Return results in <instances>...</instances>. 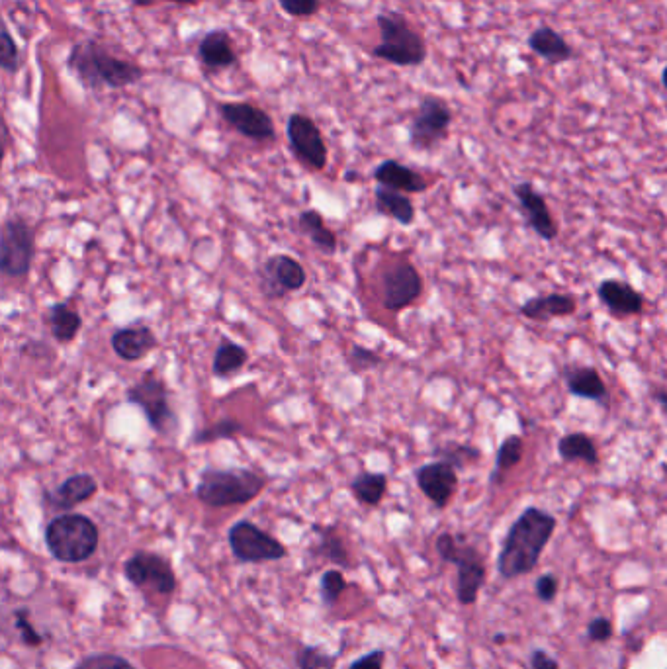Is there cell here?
<instances>
[{"label": "cell", "instance_id": "41", "mask_svg": "<svg viewBox=\"0 0 667 669\" xmlns=\"http://www.w3.org/2000/svg\"><path fill=\"white\" fill-rule=\"evenodd\" d=\"M536 597L544 603H552L558 595V578L554 574H544L542 578L536 580Z\"/></svg>", "mask_w": 667, "mask_h": 669}, {"label": "cell", "instance_id": "3", "mask_svg": "<svg viewBox=\"0 0 667 669\" xmlns=\"http://www.w3.org/2000/svg\"><path fill=\"white\" fill-rule=\"evenodd\" d=\"M267 486L265 474L253 468H206L200 474L196 497L208 507L245 505Z\"/></svg>", "mask_w": 667, "mask_h": 669}, {"label": "cell", "instance_id": "46", "mask_svg": "<svg viewBox=\"0 0 667 669\" xmlns=\"http://www.w3.org/2000/svg\"><path fill=\"white\" fill-rule=\"evenodd\" d=\"M51 347L45 345L44 341H28L24 347H22V353L28 355L32 358H47V355H51Z\"/></svg>", "mask_w": 667, "mask_h": 669}, {"label": "cell", "instance_id": "1", "mask_svg": "<svg viewBox=\"0 0 667 669\" xmlns=\"http://www.w3.org/2000/svg\"><path fill=\"white\" fill-rule=\"evenodd\" d=\"M554 531V515L538 507L525 509L503 540V548L497 560L499 574L507 580L531 574Z\"/></svg>", "mask_w": 667, "mask_h": 669}, {"label": "cell", "instance_id": "47", "mask_svg": "<svg viewBox=\"0 0 667 669\" xmlns=\"http://www.w3.org/2000/svg\"><path fill=\"white\" fill-rule=\"evenodd\" d=\"M130 4H134L137 8H149L153 4H159V2H173V4H182V6H194V4H200L198 0H128Z\"/></svg>", "mask_w": 667, "mask_h": 669}, {"label": "cell", "instance_id": "4", "mask_svg": "<svg viewBox=\"0 0 667 669\" xmlns=\"http://www.w3.org/2000/svg\"><path fill=\"white\" fill-rule=\"evenodd\" d=\"M380 44L372 49L376 59L396 67H421L427 61V42L400 10H386L376 16Z\"/></svg>", "mask_w": 667, "mask_h": 669}, {"label": "cell", "instance_id": "53", "mask_svg": "<svg viewBox=\"0 0 667 669\" xmlns=\"http://www.w3.org/2000/svg\"><path fill=\"white\" fill-rule=\"evenodd\" d=\"M198 2H204V0H198Z\"/></svg>", "mask_w": 667, "mask_h": 669}, {"label": "cell", "instance_id": "8", "mask_svg": "<svg viewBox=\"0 0 667 669\" xmlns=\"http://www.w3.org/2000/svg\"><path fill=\"white\" fill-rule=\"evenodd\" d=\"M36 253L32 225L20 216L8 218L0 235V270L8 278H26Z\"/></svg>", "mask_w": 667, "mask_h": 669}, {"label": "cell", "instance_id": "30", "mask_svg": "<svg viewBox=\"0 0 667 669\" xmlns=\"http://www.w3.org/2000/svg\"><path fill=\"white\" fill-rule=\"evenodd\" d=\"M558 454L566 462H585L587 466H599V452L591 437L585 433L564 435L558 443Z\"/></svg>", "mask_w": 667, "mask_h": 669}, {"label": "cell", "instance_id": "29", "mask_svg": "<svg viewBox=\"0 0 667 669\" xmlns=\"http://www.w3.org/2000/svg\"><path fill=\"white\" fill-rule=\"evenodd\" d=\"M525 454V443L519 435H509L497 450L495 456V468L491 472V486H501L505 480V474L517 468Z\"/></svg>", "mask_w": 667, "mask_h": 669}, {"label": "cell", "instance_id": "16", "mask_svg": "<svg viewBox=\"0 0 667 669\" xmlns=\"http://www.w3.org/2000/svg\"><path fill=\"white\" fill-rule=\"evenodd\" d=\"M415 482L423 495L439 509H445L458 488L456 468L446 462H429L415 472Z\"/></svg>", "mask_w": 667, "mask_h": 669}, {"label": "cell", "instance_id": "12", "mask_svg": "<svg viewBox=\"0 0 667 669\" xmlns=\"http://www.w3.org/2000/svg\"><path fill=\"white\" fill-rule=\"evenodd\" d=\"M229 546L241 562H268L286 556V548L251 521H239L231 527Z\"/></svg>", "mask_w": 667, "mask_h": 669}, {"label": "cell", "instance_id": "42", "mask_svg": "<svg viewBox=\"0 0 667 669\" xmlns=\"http://www.w3.org/2000/svg\"><path fill=\"white\" fill-rule=\"evenodd\" d=\"M587 636L591 642H607L613 636V625L611 621L597 617L587 626Z\"/></svg>", "mask_w": 667, "mask_h": 669}, {"label": "cell", "instance_id": "48", "mask_svg": "<svg viewBox=\"0 0 667 669\" xmlns=\"http://www.w3.org/2000/svg\"><path fill=\"white\" fill-rule=\"evenodd\" d=\"M652 398H654V402L658 403L660 407H662V411L666 413L667 415V392L666 390H656L654 394H652Z\"/></svg>", "mask_w": 667, "mask_h": 669}, {"label": "cell", "instance_id": "15", "mask_svg": "<svg viewBox=\"0 0 667 669\" xmlns=\"http://www.w3.org/2000/svg\"><path fill=\"white\" fill-rule=\"evenodd\" d=\"M126 576L137 587L169 595L177 581L171 564L153 552H137L126 562Z\"/></svg>", "mask_w": 667, "mask_h": 669}, {"label": "cell", "instance_id": "32", "mask_svg": "<svg viewBox=\"0 0 667 669\" xmlns=\"http://www.w3.org/2000/svg\"><path fill=\"white\" fill-rule=\"evenodd\" d=\"M249 360V353L245 347L223 339L214 355V364H212V372L216 378H229L235 372H239Z\"/></svg>", "mask_w": 667, "mask_h": 669}, {"label": "cell", "instance_id": "37", "mask_svg": "<svg viewBox=\"0 0 667 669\" xmlns=\"http://www.w3.org/2000/svg\"><path fill=\"white\" fill-rule=\"evenodd\" d=\"M278 6L290 18H312L321 8V0H278Z\"/></svg>", "mask_w": 667, "mask_h": 669}, {"label": "cell", "instance_id": "14", "mask_svg": "<svg viewBox=\"0 0 667 669\" xmlns=\"http://www.w3.org/2000/svg\"><path fill=\"white\" fill-rule=\"evenodd\" d=\"M384 308L388 312H401L415 304L423 294V278L419 270L407 261L388 268L382 276Z\"/></svg>", "mask_w": 667, "mask_h": 669}, {"label": "cell", "instance_id": "38", "mask_svg": "<svg viewBox=\"0 0 667 669\" xmlns=\"http://www.w3.org/2000/svg\"><path fill=\"white\" fill-rule=\"evenodd\" d=\"M77 669H135L128 660L114 654H100L83 660Z\"/></svg>", "mask_w": 667, "mask_h": 669}, {"label": "cell", "instance_id": "28", "mask_svg": "<svg viewBox=\"0 0 667 669\" xmlns=\"http://www.w3.org/2000/svg\"><path fill=\"white\" fill-rule=\"evenodd\" d=\"M298 231L310 239V243L315 245L323 255H335L337 253V235L333 229H329L321 214L317 210H304L300 216H298Z\"/></svg>", "mask_w": 667, "mask_h": 669}, {"label": "cell", "instance_id": "39", "mask_svg": "<svg viewBox=\"0 0 667 669\" xmlns=\"http://www.w3.org/2000/svg\"><path fill=\"white\" fill-rule=\"evenodd\" d=\"M345 587H347V583L339 572H325L323 578H321V593H323L325 603H329V605L339 599V595L343 593Z\"/></svg>", "mask_w": 667, "mask_h": 669}, {"label": "cell", "instance_id": "24", "mask_svg": "<svg viewBox=\"0 0 667 669\" xmlns=\"http://www.w3.org/2000/svg\"><path fill=\"white\" fill-rule=\"evenodd\" d=\"M529 47L538 57L546 59L552 65H562L574 57V47L566 42L562 34H558L552 26H538L529 36Z\"/></svg>", "mask_w": 667, "mask_h": 669}, {"label": "cell", "instance_id": "31", "mask_svg": "<svg viewBox=\"0 0 667 669\" xmlns=\"http://www.w3.org/2000/svg\"><path fill=\"white\" fill-rule=\"evenodd\" d=\"M388 490V476L382 472H360L351 484L356 501L376 507Z\"/></svg>", "mask_w": 667, "mask_h": 669}, {"label": "cell", "instance_id": "13", "mask_svg": "<svg viewBox=\"0 0 667 669\" xmlns=\"http://www.w3.org/2000/svg\"><path fill=\"white\" fill-rule=\"evenodd\" d=\"M218 112L223 122L233 128L237 134L257 141L267 143L276 139V128L270 114L257 104L251 102H222L218 104Z\"/></svg>", "mask_w": 667, "mask_h": 669}, {"label": "cell", "instance_id": "36", "mask_svg": "<svg viewBox=\"0 0 667 669\" xmlns=\"http://www.w3.org/2000/svg\"><path fill=\"white\" fill-rule=\"evenodd\" d=\"M347 362H349V366H351L353 372L362 374V372L374 370L378 364H382V357L376 351L368 349V347L351 345V351L347 353Z\"/></svg>", "mask_w": 667, "mask_h": 669}, {"label": "cell", "instance_id": "6", "mask_svg": "<svg viewBox=\"0 0 667 669\" xmlns=\"http://www.w3.org/2000/svg\"><path fill=\"white\" fill-rule=\"evenodd\" d=\"M126 400L139 407L149 427L161 437H173L180 429L177 411L171 405V390L161 376L143 374L126 392Z\"/></svg>", "mask_w": 667, "mask_h": 669}, {"label": "cell", "instance_id": "27", "mask_svg": "<svg viewBox=\"0 0 667 669\" xmlns=\"http://www.w3.org/2000/svg\"><path fill=\"white\" fill-rule=\"evenodd\" d=\"M374 204L378 214L388 216L401 225H411L415 222V206L407 194L398 192L388 186H378L374 190Z\"/></svg>", "mask_w": 667, "mask_h": 669}, {"label": "cell", "instance_id": "5", "mask_svg": "<svg viewBox=\"0 0 667 669\" xmlns=\"http://www.w3.org/2000/svg\"><path fill=\"white\" fill-rule=\"evenodd\" d=\"M45 544L59 562L77 564L94 554L98 546V527L87 515H59L45 529Z\"/></svg>", "mask_w": 667, "mask_h": 669}, {"label": "cell", "instance_id": "17", "mask_svg": "<svg viewBox=\"0 0 667 669\" xmlns=\"http://www.w3.org/2000/svg\"><path fill=\"white\" fill-rule=\"evenodd\" d=\"M519 206L527 218L529 227L533 229L538 237H542L544 241H554L558 237V225L554 222L550 208L544 200V196L534 188L531 182H519L513 188Z\"/></svg>", "mask_w": 667, "mask_h": 669}, {"label": "cell", "instance_id": "34", "mask_svg": "<svg viewBox=\"0 0 667 669\" xmlns=\"http://www.w3.org/2000/svg\"><path fill=\"white\" fill-rule=\"evenodd\" d=\"M433 456L458 470V468H466L472 462H478L482 458V452L476 446L448 443V445L437 446L433 450Z\"/></svg>", "mask_w": 667, "mask_h": 669}, {"label": "cell", "instance_id": "26", "mask_svg": "<svg viewBox=\"0 0 667 669\" xmlns=\"http://www.w3.org/2000/svg\"><path fill=\"white\" fill-rule=\"evenodd\" d=\"M45 323L49 325V331L57 343H71L77 339L81 327H83V317L81 313L75 312L63 302L51 304L49 310L45 313Z\"/></svg>", "mask_w": 667, "mask_h": 669}, {"label": "cell", "instance_id": "2", "mask_svg": "<svg viewBox=\"0 0 667 669\" xmlns=\"http://www.w3.org/2000/svg\"><path fill=\"white\" fill-rule=\"evenodd\" d=\"M67 69L87 90H120L139 83L145 69L134 61L112 53L96 40H81L71 47Z\"/></svg>", "mask_w": 667, "mask_h": 669}, {"label": "cell", "instance_id": "20", "mask_svg": "<svg viewBox=\"0 0 667 669\" xmlns=\"http://www.w3.org/2000/svg\"><path fill=\"white\" fill-rule=\"evenodd\" d=\"M601 304L615 317H630L644 310L642 294L623 280H605L597 288Z\"/></svg>", "mask_w": 667, "mask_h": 669}, {"label": "cell", "instance_id": "50", "mask_svg": "<svg viewBox=\"0 0 667 669\" xmlns=\"http://www.w3.org/2000/svg\"><path fill=\"white\" fill-rule=\"evenodd\" d=\"M356 177H358L356 173H347V175H345V179L351 180V182H353V180H356Z\"/></svg>", "mask_w": 667, "mask_h": 669}, {"label": "cell", "instance_id": "35", "mask_svg": "<svg viewBox=\"0 0 667 669\" xmlns=\"http://www.w3.org/2000/svg\"><path fill=\"white\" fill-rule=\"evenodd\" d=\"M0 69L8 75H14L20 69V47L6 26L2 28L0 38Z\"/></svg>", "mask_w": 667, "mask_h": 669}, {"label": "cell", "instance_id": "40", "mask_svg": "<svg viewBox=\"0 0 667 669\" xmlns=\"http://www.w3.org/2000/svg\"><path fill=\"white\" fill-rule=\"evenodd\" d=\"M298 664H300V669H325L331 668L333 662L317 648H306L300 652Z\"/></svg>", "mask_w": 667, "mask_h": 669}, {"label": "cell", "instance_id": "19", "mask_svg": "<svg viewBox=\"0 0 667 669\" xmlns=\"http://www.w3.org/2000/svg\"><path fill=\"white\" fill-rule=\"evenodd\" d=\"M198 61L208 71H223L237 65V53L227 30L216 28L202 36L198 44Z\"/></svg>", "mask_w": 667, "mask_h": 669}, {"label": "cell", "instance_id": "44", "mask_svg": "<svg viewBox=\"0 0 667 669\" xmlns=\"http://www.w3.org/2000/svg\"><path fill=\"white\" fill-rule=\"evenodd\" d=\"M384 668V652H370L362 660H356L351 669H382Z\"/></svg>", "mask_w": 667, "mask_h": 669}, {"label": "cell", "instance_id": "11", "mask_svg": "<svg viewBox=\"0 0 667 669\" xmlns=\"http://www.w3.org/2000/svg\"><path fill=\"white\" fill-rule=\"evenodd\" d=\"M259 288L263 296L276 302L304 288L308 276L304 267L290 255H272L259 267Z\"/></svg>", "mask_w": 667, "mask_h": 669}, {"label": "cell", "instance_id": "52", "mask_svg": "<svg viewBox=\"0 0 667 669\" xmlns=\"http://www.w3.org/2000/svg\"><path fill=\"white\" fill-rule=\"evenodd\" d=\"M241 2H255V0H241Z\"/></svg>", "mask_w": 667, "mask_h": 669}, {"label": "cell", "instance_id": "25", "mask_svg": "<svg viewBox=\"0 0 667 669\" xmlns=\"http://www.w3.org/2000/svg\"><path fill=\"white\" fill-rule=\"evenodd\" d=\"M578 310V300L572 294H548L527 300L519 312L533 321H550L554 317H568Z\"/></svg>", "mask_w": 667, "mask_h": 669}, {"label": "cell", "instance_id": "51", "mask_svg": "<svg viewBox=\"0 0 667 669\" xmlns=\"http://www.w3.org/2000/svg\"><path fill=\"white\" fill-rule=\"evenodd\" d=\"M503 638H505L503 634H497V636H495V642H503Z\"/></svg>", "mask_w": 667, "mask_h": 669}, {"label": "cell", "instance_id": "10", "mask_svg": "<svg viewBox=\"0 0 667 669\" xmlns=\"http://www.w3.org/2000/svg\"><path fill=\"white\" fill-rule=\"evenodd\" d=\"M286 135L294 157L312 171H323L327 167L329 151L317 124L306 114H292L286 124Z\"/></svg>", "mask_w": 667, "mask_h": 669}, {"label": "cell", "instance_id": "7", "mask_svg": "<svg viewBox=\"0 0 667 669\" xmlns=\"http://www.w3.org/2000/svg\"><path fill=\"white\" fill-rule=\"evenodd\" d=\"M437 552L445 562L458 568L456 593L462 605H474L478 599V591L486 581V566L480 552L466 544L460 536L443 533L437 538Z\"/></svg>", "mask_w": 667, "mask_h": 669}, {"label": "cell", "instance_id": "33", "mask_svg": "<svg viewBox=\"0 0 667 669\" xmlns=\"http://www.w3.org/2000/svg\"><path fill=\"white\" fill-rule=\"evenodd\" d=\"M245 427L235 421V419H220L218 423L206 427V429H200L194 437H192V443L194 445H212V443H218V441H231V439H237L239 435H245Z\"/></svg>", "mask_w": 667, "mask_h": 669}, {"label": "cell", "instance_id": "43", "mask_svg": "<svg viewBox=\"0 0 667 669\" xmlns=\"http://www.w3.org/2000/svg\"><path fill=\"white\" fill-rule=\"evenodd\" d=\"M26 617V613L24 611H20L18 615H16V621H18V628L22 630V638L28 642V644H42V636L32 628V625L24 619Z\"/></svg>", "mask_w": 667, "mask_h": 669}, {"label": "cell", "instance_id": "23", "mask_svg": "<svg viewBox=\"0 0 667 669\" xmlns=\"http://www.w3.org/2000/svg\"><path fill=\"white\" fill-rule=\"evenodd\" d=\"M566 386L568 392L581 400L589 402L609 403V390L601 378V374L591 366H574L566 370Z\"/></svg>", "mask_w": 667, "mask_h": 669}, {"label": "cell", "instance_id": "18", "mask_svg": "<svg viewBox=\"0 0 667 669\" xmlns=\"http://www.w3.org/2000/svg\"><path fill=\"white\" fill-rule=\"evenodd\" d=\"M110 345L114 353L126 362H137L147 357L159 345L151 327L143 323H134L128 327H120L112 333Z\"/></svg>", "mask_w": 667, "mask_h": 669}, {"label": "cell", "instance_id": "9", "mask_svg": "<svg viewBox=\"0 0 667 669\" xmlns=\"http://www.w3.org/2000/svg\"><path fill=\"white\" fill-rule=\"evenodd\" d=\"M452 110L443 98L427 94L409 124V145L417 151H431L448 137Z\"/></svg>", "mask_w": 667, "mask_h": 669}, {"label": "cell", "instance_id": "45", "mask_svg": "<svg viewBox=\"0 0 667 669\" xmlns=\"http://www.w3.org/2000/svg\"><path fill=\"white\" fill-rule=\"evenodd\" d=\"M531 669H560L558 662L544 650H534Z\"/></svg>", "mask_w": 667, "mask_h": 669}, {"label": "cell", "instance_id": "22", "mask_svg": "<svg viewBox=\"0 0 667 669\" xmlns=\"http://www.w3.org/2000/svg\"><path fill=\"white\" fill-rule=\"evenodd\" d=\"M98 491V482L92 474H75L59 484L51 493H47V501L53 509L71 511L77 505L89 501Z\"/></svg>", "mask_w": 667, "mask_h": 669}, {"label": "cell", "instance_id": "21", "mask_svg": "<svg viewBox=\"0 0 667 669\" xmlns=\"http://www.w3.org/2000/svg\"><path fill=\"white\" fill-rule=\"evenodd\" d=\"M374 180L380 186L394 188L403 194H421L429 188V182L411 167L401 165L396 159H386L374 169Z\"/></svg>", "mask_w": 667, "mask_h": 669}, {"label": "cell", "instance_id": "49", "mask_svg": "<svg viewBox=\"0 0 667 669\" xmlns=\"http://www.w3.org/2000/svg\"><path fill=\"white\" fill-rule=\"evenodd\" d=\"M662 83H664V87H666V89H667V65H666V69H664V71H662Z\"/></svg>", "mask_w": 667, "mask_h": 669}]
</instances>
